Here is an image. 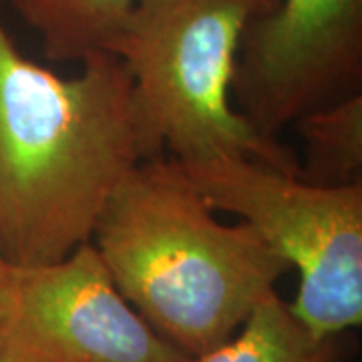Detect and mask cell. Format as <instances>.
I'll return each mask as SVG.
<instances>
[{
    "label": "cell",
    "mask_w": 362,
    "mask_h": 362,
    "mask_svg": "<svg viewBox=\"0 0 362 362\" xmlns=\"http://www.w3.org/2000/svg\"><path fill=\"white\" fill-rule=\"evenodd\" d=\"M0 0V250L49 264L90 242L105 204L151 153L123 63L97 52L61 77L16 49Z\"/></svg>",
    "instance_id": "6da1fadb"
},
{
    "label": "cell",
    "mask_w": 362,
    "mask_h": 362,
    "mask_svg": "<svg viewBox=\"0 0 362 362\" xmlns=\"http://www.w3.org/2000/svg\"><path fill=\"white\" fill-rule=\"evenodd\" d=\"M90 244L121 296L189 358L230 340L290 270L254 228L218 220L180 163L161 157L113 192Z\"/></svg>",
    "instance_id": "7a4b0ae2"
},
{
    "label": "cell",
    "mask_w": 362,
    "mask_h": 362,
    "mask_svg": "<svg viewBox=\"0 0 362 362\" xmlns=\"http://www.w3.org/2000/svg\"><path fill=\"white\" fill-rule=\"evenodd\" d=\"M274 0H143L111 47L131 78L151 157L244 156L298 173L294 157L252 127L232 103L247 23Z\"/></svg>",
    "instance_id": "3957f363"
},
{
    "label": "cell",
    "mask_w": 362,
    "mask_h": 362,
    "mask_svg": "<svg viewBox=\"0 0 362 362\" xmlns=\"http://www.w3.org/2000/svg\"><path fill=\"white\" fill-rule=\"evenodd\" d=\"M216 211H228L298 272L288 308L312 337L362 322V183L314 185L244 156L177 161Z\"/></svg>",
    "instance_id": "277c9868"
},
{
    "label": "cell",
    "mask_w": 362,
    "mask_h": 362,
    "mask_svg": "<svg viewBox=\"0 0 362 362\" xmlns=\"http://www.w3.org/2000/svg\"><path fill=\"white\" fill-rule=\"evenodd\" d=\"M0 362H192L145 322L90 242L13 266L0 286Z\"/></svg>",
    "instance_id": "5b68a950"
},
{
    "label": "cell",
    "mask_w": 362,
    "mask_h": 362,
    "mask_svg": "<svg viewBox=\"0 0 362 362\" xmlns=\"http://www.w3.org/2000/svg\"><path fill=\"white\" fill-rule=\"evenodd\" d=\"M362 77V0H274L247 23L233 90L264 137L356 93Z\"/></svg>",
    "instance_id": "8992f818"
},
{
    "label": "cell",
    "mask_w": 362,
    "mask_h": 362,
    "mask_svg": "<svg viewBox=\"0 0 362 362\" xmlns=\"http://www.w3.org/2000/svg\"><path fill=\"white\" fill-rule=\"evenodd\" d=\"M51 61L109 52L143 0H8Z\"/></svg>",
    "instance_id": "52a82bcc"
},
{
    "label": "cell",
    "mask_w": 362,
    "mask_h": 362,
    "mask_svg": "<svg viewBox=\"0 0 362 362\" xmlns=\"http://www.w3.org/2000/svg\"><path fill=\"white\" fill-rule=\"evenodd\" d=\"M349 354L350 340L344 334L312 337L288 302L272 292L230 340L192 362H344Z\"/></svg>",
    "instance_id": "ba28073f"
},
{
    "label": "cell",
    "mask_w": 362,
    "mask_h": 362,
    "mask_svg": "<svg viewBox=\"0 0 362 362\" xmlns=\"http://www.w3.org/2000/svg\"><path fill=\"white\" fill-rule=\"evenodd\" d=\"M294 123L304 143L302 180L332 187L362 183L361 90L320 105Z\"/></svg>",
    "instance_id": "9c48e42d"
},
{
    "label": "cell",
    "mask_w": 362,
    "mask_h": 362,
    "mask_svg": "<svg viewBox=\"0 0 362 362\" xmlns=\"http://www.w3.org/2000/svg\"><path fill=\"white\" fill-rule=\"evenodd\" d=\"M11 268H13V264L4 258V254H2V250H0V286L4 284V280H6V276H8Z\"/></svg>",
    "instance_id": "30bf717a"
}]
</instances>
